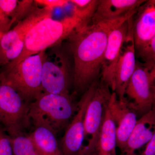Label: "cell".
Listing matches in <instances>:
<instances>
[{"label":"cell","mask_w":155,"mask_h":155,"mask_svg":"<svg viewBox=\"0 0 155 155\" xmlns=\"http://www.w3.org/2000/svg\"><path fill=\"white\" fill-rule=\"evenodd\" d=\"M112 93L108 85L101 80L96 82L84 119V140L83 155H90L97 147L99 136Z\"/></svg>","instance_id":"8"},{"label":"cell","mask_w":155,"mask_h":155,"mask_svg":"<svg viewBox=\"0 0 155 155\" xmlns=\"http://www.w3.org/2000/svg\"><path fill=\"white\" fill-rule=\"evenodd\" d=\"M108 109L116 123L117 147L122 152L137 121V112L126 99L120 100L113 92Z\"/></svg>","instance_id":"12"},{"label":"cell","mask_w":155,"mask_h":155,"mask_svg":"<svg viewBox=\"0 0 155 155\" xmlns=\"http://www.w3.org/2000/svg\"><path fill=\"white\" fill-rule=\"evenodd\" d=\"M11 140L14 155H38L29 134L11 137Z\"/></svg>","instance_id":"21"},{"label":"cell","mask_w":155,"mask_h":155,"mask_svg":"<svg viewBox=\"0 0 155 155\" xmlns=\"http://www.w3.org/2000/svg\"><path fill=\"white\" fill-rule=\"evenodd\" d=\"M145 3L140 7V9L135 21L133 20L134 38L137 53L155 35V0L146 1Z\"/></svg>","instance_id":"14"},{"label":"cell","mask_w":155,"mask_h":155,"mask_svg":"<svg viewBox=\"0 0 155 155\" xmlns=\"http://www.w3.org/2000/svg\"><path fill=\"white\" fill-rule=\"evenodd\" d=\"M29 117L33 125H42L56 135L66 129L77 110L69 95L43 92L29 104Z\"/></svg>","instance_id":"4"},{"label":"cell","mask_w":155,"mask_h":155,"mask_svg":"<svg viewBox=\"0 0 155 155\" xmlns=\"http://www.w3.org/2000/svg\"><path fill=\"white\" fill-rule=\"evenodd\" d=\"M35 2L40 7L53 11L56 8H64L70 3L68 0H36Z\"/></svg>","instance_id":"24"},{"label":"cell","mask_w":155,"mask_h":155,"mask_svg":"<svg viewBox=\"0 0 155 155\" xmlns=\"http://www.w3.org/2000/svg\"><path fill=\"white\" fill-rule=\"evenodd\" d=\"M144 0H100L96 11L90 22L96 23L104 20L122 18L137 10Z\"/></svg>","instance_id":"15"},{"label":"cell","mask_w":155,"mask_h":155,"mask_svg":"<svg viewBox=\"0 0 155 155\" xmlns=\"http://www.w3.org/2000/svg\"><path fill=\"white\" fill-rule=\"evenodd\" d=\"M149 78V70L136 64L133 75L127 84L125 95L137 113L144 114L154 107V97Z\"/></svg>","instance_id":"11"},{"label":"cell","mask_w":155,"mask_h":155,"mask_svg":"<svg viewBox=\"0 0 155 155\" xmlns=\"http://www.w3.org/2000/svg\"><path fill=\"white\" fill-rule=\"evenodd\" d=\"M3 35L0 34V39H1V38H2V36Z\"/></svg>","instance_id":"28"},{"label":"cell","mask_w":155,"mask_h":155,"mask_svg":"<svg viewBox=\"0 0 155 155\" xmlns=\"http://www.w3.org/2000/svg\"><path fill=\"white\" fill-rule=\"evenodd\" d=\"M134 14L114 20L90 22L73 31L67 39L74 63L75 93H84L97 80L109 35Z\"/></svg>","instance_id":"1"},{"label":"cell","mask_w":155,"mask_h":155,"mask_svg":"<svg viewBox=\"0 0 155 155\" xmlns=\"http://www.w3.org/2000/svg\"><path fill=\"white\" fill-rule=\"evenodd\" d=\"M97 81L83 94L78 103L76 113L66 128L59 143L63 155H83L84 116Z\"/></svg>","instance_id":"9"},{"label":"cell","mask_w":155,"mask_h":155,"mask_svg":"<svg viewBox=\"0 0 155 155\" xmlns=\"http://www.w3.org/2000/svg\"><path fill=\"white\" fill-rule=\"evenodd\" d=\"M0 155H14L11 137L0 126Z\"/></svg>","instance_id":"23"},{"label":"cell","mask_w":155,"mask_h":155,"mask_svg":"<svg viewBox=\"0 0 155 155\" xmlns=\"http://www.w3.org/2000/svg\"><path fill=\"white\" fill-rule=\"evenodd\" d=\"M45 51L28 56L2 71L8 82L26 102L30 104L43 92L42 68Z\"/></svg>","instance_id":"5"},{"label":"cell","mask_w":155,"mask_h":155,"mask_svg":"<svg viewBox=\"0 0 155 155\" xmlns=\"http://www.w3.org/2000/svg\"><path fill=\"white\" fill-rule=\"evenodd\" d=\"M135 48L134 38L133 19H130L129 30L121 50V55L116 66L114 91L118 98L125 99L127 84L136 68Z\"/></svg>","instance_id":"13"},{"label":"cell","mask_w":155,"mask_h":155,"mask_svg":"<svg viewBox=\"0 0 155 155\" xmlns=\"http://www.w3.org/2000/svg\"><path fill=\"white\" fill-rule=\"evenodd\" d=\"M155 132V107L137 120L121 155H135V152L150 141Z\"/></svg>","instance_id":"16"},{"label":"cell","mask_w":155,"mask_h":155,"mask_svg":"<svg viewBox=\"0 0 155 155\" xmlns=\"http://www.w3.org/2000/svg\"><path fill=\"white\" fill-rule=\"evenodd\" d=\"M137 54L144 61V67L150 71L155 64V35L150 42Z\"/></svg>","instance_id":"22"},{"label":"cell","mask_w":155,"mask_h":155,"mask_svg":"<svg viewBox=\"0 0 155 155\" xmlns=\"http://www.w3.org/2000/svg\"><path fill=\"white\" fill-rule=\"evenodd\" d=\"M29 105L0 72V124L10 136L25 133L30 127Z\"/></svg>","instance_id":"6"},{"label":"cell","mask_w":155,"mask_h":155,"mask_svg":"<svg viewBox=\"0 0 155 155\" xmlns=\"http://www.w3.org/2000/svg\"><path fill=\"white\" fill-rule=\"evenodd\" d=\"M116 123L107 108L99 136L97 147L98 155H116Z\"/></svg>","instance_id":"18"},{"label":"cell","mask_w":155,"mask_h":155,"mask_svg":"<svg viewBox=\"0 0 155 155\" xmlns=\"http://www.w3.org/2000/svg\"><path fill=\"white\" fill-rule=\"evenodd\" d=\"M100 0H70L73 5L72 16L88 24L96 11Z\"/></svg>","instance_id":"19"},{"label":"cell","mask_w":155,"mask_h":155,"mask_svg":"<svg viewBox=\"0 0 155 155\" xmlns=\"http://www.w3.org/2000/svg\"><path fill=\"white\" fill-rule=\"evenodd\" d=\"M130 19L110 33L103 58L101 80L108 85L113 92L115 90L116 66L128 33Z\"/></svg>","instance_id":"10"},{"label":"cell","mask_w":155,"mask_h":155,"mask_svg":"<svg viewBox=\"0 0 155 155\" xmlns=\"http://www.w3.org/2000/svg\"><path fill=\"white\" fill-rule=\"evenodd\" d=\"M140 155H155V132Z\"/></svg>","instance_id":"25"},{"label":"cell","mask_w":155,"mask_h":155,"mask_svg":"<svg viewBox=\"0 0 155 155\" xmlns=\"http://www.w3.org/2000/svg\"><path fill=\"white\" fill-rule=\"evenodd\" d=\"M53 11L35 4L25 18L3 35L0 39V67H6L19 58L23 51L25 38L31 28L41 20L52 17Z\"/></svg>","instance_id":"7"},{"label":"cell","mask_w":155,"mask_h":155,"mask_svg":"<svg viewBox=\"0 0 155 155\" xmlns=\"http://www.w3.org/2000/svg\"><path fill=\"white\" fill-rule=\"evenodd\" d=\"M29 134L38 155H63L57 135L47 126L35 125Z\"/></svg>","instance_id":"17"},{"label":"cell","mask_w":155,"mask_h":155,"mask_svg":"<svg viewBox=\"0 0 155 155\" xmlns=\"http://www.w3.org/2000/svg\"><path fill=\"white\" fill-rule=\"evenodd\" d=\"M85 23L71 15L60 20L52 17L41 20L27 33L25 45L20 56L5 67L14 66L28 56L46 51L67 39L71 34Z\"/></svg>","instance_id":"2"},{"label":"cell","mask_w":155,"mask_h":155,"mask_svg":"<svg viewBox=\"0 0 155 155\" xmlns=\"http://www.w3.org/2000/svg\"><path fill=\"white\" fill-rule=\"evenodd\" d=\"M64 42L45 51L41 82L44 92L69 95L73 85L74 63L68 44Z\"/></svg>","instance_id":"3"},{"label":"cell","mask_w":155,"mask_h":155,"mask_svg":"<svg viewBox=\"0 0 155 155\" xmlns=\"http://www.w3.org/2000/svg\"><path fill=\"white\" fill-rule=\"evenodd\" d=\"M152 91L153 95L154 97V107H155V85H152L151 86Z\"/></svg>","instance_id":"27"},{"label":"cell","mask_w":155,"mask_h":155,"mask_svg":"<svg viewBox=\"0 0 155 155\" xmlns=\"http://www.w3.org/2000/svg\"><path fill=\"white\" fill-rule=\"evenodd\" d=\"M149 78L150 82L153 85L155 82V64L149 71Z\"/></svg>","instance_id":"26"},{"label":"cell","mask_w":155,"mask_h":155,"mask_svg":"<svg viewBox=\"0 0 155 155\" xmlns=\"http://www.w3.org/2000/svg\"><path fill=\"white\" fill-rule=\"evenodd\" d=\"M18 0H0V34L4 35L11 30Z\"/></svg>","instance_id":"20"}]
</instances>
